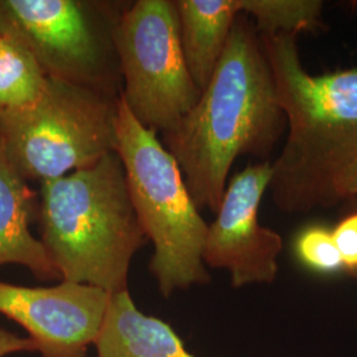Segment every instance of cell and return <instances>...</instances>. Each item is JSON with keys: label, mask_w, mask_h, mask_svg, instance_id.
<instances>
[{"label": "cell", "mask_w": 357, "mask_h": 357, "mask_svg": "<svg viewBox=\"0 0 357 357\" xmlns=\"http://www.w3.org/2000/svg\"><path fill=\"white\" fill-rule=\"evenodd\" d=\"M287 130L259 32L241 13L197 102L163 135L199 209L216 213L237 158L268 156Z\"/></svg>", "instance_id": "obj_1"}, {"label": "cell", "mask_w": 357, "mask_h": 357, "mask_svg": "<svg viewBox=\"0 0 357 357\" xmlns=\"http://www.w3.org/2000/svg\"><path fill=\"white\" fill-rule=\"evenodd\" d=\"M259 36L287 122L268 191L286 213L333 206L335 181L357 158V68L314 76L296 35Z\"/></svg>", "instance_id": "obj_2"}, {"label": "cell", "mask_w": 357, "mask_h": 357, "mask_svg": "<svg viewBox=\"0 0 357 357\" xmlns=\"http://www.w3.org/2000/svg\"><path fill=\"white\" fill-rule=\"evenodd\" d=\"M36 217L60 281L109 294L128 290L132 258L149 241L135 213L119 155L41 183Z\"/></svg>", "instance_id": "obj_3"}, {"label": "cell", "mask_w": 357, "mask_h": 357, "mask_svg": "<svg viewBox=\"0 0 357 357\" xmlns=\"http://www.w3.org/2000/svg\"><path fill=\"white\" fill-rule=\"evenodd\" d=\"M116 153L130 197L153 246L149 270L163 296L211 281L203 261L208 224L195 204L181 169L158 134L131 114L119 97Z\"/></svg>", "instance_id": "obj_4"}, {"label": "cell", "mask_w": 357, "mask_h": 357, "mask_svg": "<svg viewBox=\"0 0 357 357\" xmlns=\"http://www.w3.org/2000/svg\"><path fill=\"white\" fill-rule=\"evenodd\" d=\"M119 97L48 78L38 101L0 116V144L15 169L40 183L116 151Z\"/></svg>", "instance_id": "obj_5"}, {"label": "cell", "mask_w": 357, "mask_h": 357, "mask_svg": "<svg viewBox=\"0 0 357 357\" xmlns=\"http://www.w3.org/2000/svg\"><path fill=\"white\" fill-rule=\"evenodd\" d=\"M128 6L94 0H0V32L48 78L121 97L115 29Z\"/></svg>", "instance_id": "obj_6"}, {"label": "cell", "mask_w": 357, "mask_h": 357, "mask_svg": "<svg viewBox=\"0 0 357 357\" xmlns=\"http://www.w3.org/2000/svg\"><path fill=\"white\" fill-rule=\"evenodd\" d=\"M121 98L144 128L163 135L190 113L202 91L180 43L174 0L128 3L115 29Z\"/></svg>", "instance_id": "obj_7"}, {"label": "cell", "mask_w": 357, "mask_h": 357, "mask_svg": "<svg viewBox=\"0 0 357 357\" xmlns=\"http://www.w3.org/2000/svg\"><path fill=\"white\" fill-rule=\"evenodd\" d=\"M271 162L249 165L229 178L215 220L208 224L203 261L206 268L228 271L233 287L270 284L278 275L282 237L258 221L268 192Z\"/></svg>", "instance_id": "obj_8"}, {"label": "cell", "mask_w": 357, "mask_h": 357, "mask_svg": "<svg viewBox=\"0 0 357 357\" xmlns=\"http://www.w3.org/2000/svg\"><path fill=\"white\" fill-rule=\"evenodd\" d=\"M110 295L75 282L47 287L0 282V314L26 330L40 357H88Z\"/></svg>", "instance_id": "obj_9"}, {"label": "cell", "mask_w": 357, "mask_h": 357, "mask_svg": "<svg viewBox=\"0 0 357 357\" xmlns=\"http://www.w3.org/2000/svg\"><path fill=\"white\" fill-rule=\"evenodd\" d=\"M38 197L0 144V268L19 265L41 281L60 280L44 245L31 230Z\"/></svg>", "instance_id": "obj_10"}, {"label": "cell", "mask_w": 357, "mask_h": 357, "mask_svg": "<svg viewBox=\"0 0 357 357\" xmlns=\"http://www.w3.org/2000/svg\"><path fill=\"white\" fill-rule=\"evenodd\" d=\"M93 347L97 357H197L167 321L141 311L128 290L110 295Z\"/></svg>", "instance_id": "obj_11"}, {"label": "cell", "mask_w": 357, "mask_h": 357, "mask_svg": "<svg viewBox=\"0 0 357 357\" xmlns=\"http://www.w3.org/2000/svg\"><path fill=\"white\" fill-rule=\"evenodd\" d=\"M180 43L193 82L205 89L227 47L241 0H175Z\"/></svg>", "instance_id": "obj_12"}, {"label": "cell", "mask_w": 357, "mask_h": 357, "mask_svg": "<svg viewBox=\"0 0 357 357\" xmlns=\"http://www.w3.org/2000/svg\"><path fill=\"white\" fill-rule=\"evenodd\" d=\"M47 81L33 56L16 38L0 32V116L36 102Z\"/></svg>", "instance_id": "obj_13"}, {"label": "cell", "mask_w": 357, "mask_h": 357, "mask_svg": "<svg viewBox=\"0 0 357 357\" xmlns=\"http://www.w3.org/2000/svg\"><path fill=\"white\" fill-rule=\"evenodd\" d=\"M243 13L261 35L315 31L321 26L323 1L319 0H241Z\"/></svg>", "instance_id": "obj_14"}, {"label": "cell", "mask_w": 357, "mask_h": 357, "mask_svg": "<svg viewBox=\"0 0 357 357\" xmlns=\"http://www.w3.org/2000/svg\"><path fill=\"white\" fill-rule=\"evenodd\" d=\"M294 252L303 266L315 273L333 274L343 270L332 229L324 225L315 224L301 230L295 237Z\"/></svg>", "instance_id": "obj_15"}, {"label": "cell", "mask_w": 357, "mask_h": 357, "mask_svg": "<svg viewBox=\"0 0 357 357\" xmlns=\"http://www.w3.org/2000/svg\"><path fill=\"white\" fill-rule=\"evenodd\" d=\"M351 208L332 229V236L348 275L357 270V202L349 200Z\"/></svg>", "instance_id": "obj_16"}, {"label": "cell", "mask_w": 357, "mask_h": 357, "mask_svg": "<svg viewBox=\"0 0 357 357\" xmlns=\"http://www.w3.org/2000/svg\"><path fill=\"white\" fill-rule=\"evenodd\" d=\"M333 190L337 203L357 199V158L336 178Z\"/></svg>", "instance_id": "obj_17"}, {"label": "cell", "mask_w": 357, "mask_h": 357, "mask_svg": "<svg viewBox=\"0 0 357 357\" xmlns=\"http://www.w3.org/2000/svg\"><path fill=\"white\" fill-rule=\"evenodd\" d=\"M22 352H36V345L28 336H19L0 327V357Z\"/></svg>", "instance_id": "obj_18"}, {"label": "cell", "mask_w": 357, "mask_h": 357, "mask_svg": "<svg viewBox=\"0 0 357 357\" xmlns=\"http://www.w3.org/2000/svg\"><path fill=\"white\" fill-rule=\"evenodd\" d=\"M355 200H356V202H357V199H355ZM351 277H352V278H354V280H356V281H357V270H356V271H355V273H354V274H351Z\"/></svg>", "instance_id": "obj_19"}]
</instances>
